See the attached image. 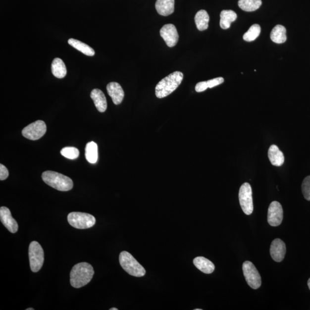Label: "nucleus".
<instances>
[{
  "label": "nucleus",
  "mask_w": 310,
  "mask_h": 310,
  "mask_svg": "<svg viewBox=\"0 0 310 310\" xmlns=\"http://www.w3.org/2000/svg\"><path fill=\"white\" fill-rule=\"evenodd\" d=\"M160 36L169 48H173L178 42L179 35L174 25L165 24L160 31Z\"/></svg>",
  "instance_id": "11"
},
{
  "label": "nucleus",
  "mask_w": 310,
  "mask_h": 310,
  "mask_svg": "<svg viewBox=\"0 0 310 310\" xmlns=\"http://www.w3.org/2000/svg\"><path fill=\"white\" fill-rule=\"evenodd\" d=\"M243 271L246 282L252 288L257 290L261 285L260 275L253 263L246 261L243 263Z\"/></svg>",
  "instance_id": "7"
},
{
  "label": "nucleus",
  "mask_w": 310,
  "mask_h": 310,
  "mask_svg": "<svg viewBox=\"0 0 310 310\" xmlns=\"http://www.w3.org/2000/svg\"><path fill=\"white\" fill-rule=\"evenodd\" d=\"M194 310H202V309H195Z\"/></svg>",
  "instance_id": "35"
},
{
  "label": "nucleus",
  "mask_w": 310,
  "mask_h": 310,
  "mask_svg": "<svg viewBox=\"0 0 310 310\" xmlns=\"http://www.w3.org/2000/svg\"><path fill=\"white\" fill-rule=\"evenodd\" d=\"M95 274L93 266L88 262H80L74 265L70 272V284L74 288L86 286L92 280Z\"/></svg>",
  "instance_id": "1"
},
{
  "label": "nucleus",
  "mask_w": 310,
  "mask_h": 310,
  "mask_svg": "<svg viewBox=\"0 0 310 310\" xmlns=\"http://www.w3.org/2000/svg\"><path fill=\"white\" fill-rule=\"evenodd\" d=\"M26 310H34V309L29 308V309H26Z\"/></svg>",
  "instance_id": "34"
},
{
  "label": "nucleus",
  "mask_w": 310,
  "mask_h": 310,
  "mask_svg": "<svg viewBox=\"0 0 310 310\" xmlns=\"http://www.w3.org/2000/svg\"><path fill=\"white\" fill-rule=\"evenodd\" d=\"M42 179L47 185L61 192H68L73 187L71 179L60 173L47 171L43 173Z\"/></svg>",
  "instance_id": "3"
},
{
  "label": "nucleus",
  "mask_w": 310,
  "mask_h": 310,
  "mask_svg": "<svg viewBox=\"0 0 310 310\" xmlns=\"http://www.w3.org/2000/svg\"><path fill=\"white\" fill-rule=\"evenodd\" d=\"M60 154L68 159L74 160L78 157L79 151L77 148L73 147H64L60 151Z\"/></svg>",
  "instance_id": "27"
},
{
  "label": "nucleus",
  "mask_w": 310,
  "mask_h": 310,
  "mask_svg": "<svg viewBox=\"0 0 310 310\" xmlns=\"http://www.w3.org/2000/svg\"><path fill=\"white\" fill-rule=\"evenodd\" d=\"M283 219V210L282 205L277 201L270 204L268 211V222L272 226H278Z\"/></svg>",
  "instance_id": "10"
},
{
  "label": "nucleus",
  "mask_w": 310,
  "mask_h": 310,
  "mask_svg": "<svg viewBox=\"0 0 310 310\" xmlns=\"http://www.w3.org/2000/svg\"><path fill=\"white\" fill-rule=\"evenodd\" d=\"M270 37L272 41L277 44H282L287 40L286 29L282 25H277L273 28Z\"/></svg>",
  "instance_id": "20"
},
{
  "label": "nucleus",
  "mask_w": 310,
  "mask_h": 310,
  "mask_svg": "<svg viewBox=\"0 0 310 310\" xmlns=\"http://www.w3.org/2000/svg\"><path fill=\"white\" fill-rule=\"evenodd\" d=\"M238 5L246 12H254L262 5L261 0H239Z\"/></svg>",
  "instance_id": "25"
},
{
  "label": "nucleus",
  "mask_w": 310,
  "mask_h": 310,
  "mask_svg": "<svg viewBox=\"0 0 310 310\" xmlns=\"http://www.w3.org/2000/svg\"><path fill=\"white\" fill-rule=\"evenodd\" d=\"M91 97L95 103L97 109L100 112L103 113L107 109V102L103 93L98 89L93 90Z\"/></svg>",
  "instance_id": "16"
},
{
  "label": "nucleus",
  "mask_w": 310,
  "mask_h": 310,
  "mask_svg": "<svg viewBox=\"0 0 310 310\" xmlns=\"http://www.w3.org/2000/svg\"><path fill=\"white\" fill-rule=\"evenodd\" d=\"M119 261L122 268L130 275L142 277L146 275V269L129 252H122L119 257Z\"/></svg>",
  "instance_id": "4"
},
{
  "label": "nucleus",
  "mask_w": 310,
  "mask_h": 310,
  "mask_svg": "<svg viewBox=\"0 0 310 310\" xmlns=\"http://www.w3.org/2000/svg\"><path fill=\"white\" fill-rule=\"evenodd\" d=\"M69 44L74 48L78 50V51L85 54L86 55L93 56L95 55V52L91 47L85 43L78 41L77 39H70L68 41Z\"/></svg>",
  "instance_id": "24"
},
{
  "label": "nucleus",
  "mask_w": 310,
  "mask_h": 310,
  "mask_svg": "<svg viewBox=\"0 0 310 310\" xmlns=\"http://www.w3.org/2000/svg\"><path fill=\"white\" fill-rule=\"evenodd\" d=\"M268 155L270 162L275 166H282L284 163V154L276 145L269 147Z\"/></svg>",
  "instance_id": "17"
},
{
  "label": "nucleus",
  "mask_w": 310,
  "mask_h": 310,
  "mask_svg": "<svg viewBox=\"0 0 310 310\" xmlns=\"http://www.w3.org/2000/svg\"><path fill=\"white\" fill-rule=\"evenodd\" d=\"M240 204L244 213L251 215L254 211L253 198L250 184L244 183L239 191Z\"/></svg>",
  "instance_id": "8"
},
{
  "label": "nucleus",
  "mask_w": 310,
  "mask_h": 310,
  "mask_svg": "<svg viewBox=\"0 0 310 310\" xmlns=\"http://www.w3.org/2000/svg\"><path fill=\"white\" fill-rule=\"evenodd\" d=\"M85 157L86 160L91 164H95L98 160V146L97 144L91 142L86 144L85 148Z\"/></svg>",
  "instance_id": "23"
},
{
  "label": "nucleus",
  "mask_w": 310,
  "mask_h": 310,
  "mask_svg": "<svg viewBox=\"0 0 310 310\" xmlns=\"http://www.w3.org/2000/svg\"><path fill=\"white\" fill-rule=\"evenodd\" d=\"M207 88H208L207 82L204 81L198 83V84L196 86V88L195 89H196V91L197 92L200 93L206 91Z\"/></svg>",
  "instance_id": "31"
},
{
  "label": "nucleus",
  "mask_w": 310,
  "mask_h": 310,
  "mask_svg": "<svg viewBox=\"0 0 310 310\" xmlns=\"http://www.w3.org/2000/svg\"><path fill=\"white\" fill-rule=\"evenodd\" d=\"M0 219L2 224L10 233H15L19 229L17 223L12 216L8 208L2 207L0 208Z\"/></svg>",
  "instance_id": "12"
},
{
  "label": "nucleus",
  "mask_w": 310,
  "mask_h": 310,
  "mask_svg": "<svg viewBox=\"0 0 310 310\" xmlns=\"http://www.w3.org/2000/svg\"><path fill=\"white\" fill-rule=\"evenodd\" d=\"M308 284L309 289L310 290V278L308 280Z\"/></svg>",
  "instance_id": "32"
},
{
  "label": "nucleus",
  "mask_w": 310,
  "mask_h": 310,
  "mask_svg": "<svg viewBox=\"0 0 310 310\" xmlns=\"http://www.w3.org/2000/svg\"><path fill=\"white\" fill-rule=\"evenodd\" d=\"M52 73L57 78H63L67 74L66 65L63 61L58 57L53 60L52 64Z\"/></svg>",
  "instance_id": "22"
},
{
  "label": "nucleus",
  "mask_w": 310,
  "mask_h": 310,
  "mask_svg": "<svg viewBox=\"0 0 310 310\" xmlns=\"http://www.w3.org/2000/svg\"><path fill=\"white\" fill-rule=\"evenodd\" d=\"M175 0H157L155 8L158 14L167 16L174 12Z\"/></svg>",
  "instance_id": "15"
},
{
  "label": "nucleus",
  "mask_w": 310,
  "mask_h": 310,
  "mask_svg": "<svg viewBox=\"0 0 310 310\" xmlns=\"http://www.w3.org/2000/svg\"><path fill=\"white\" fill-rule=\"evenodd\" d=\"M118 309L117 308H111L110 309V310H118Z\"/></svg>",
  "instance_id": "33"
},
{
  "label": "nucleus",
  "mask_w": 310,
  "mask_h": 310,
  "mask_svg": "<svg viewBox=\"0 0 310 310\" xmlns=\"http://www.w3.org/2000/svg\"><path fill=\"white\" fill-rule=\"evenodd\" d=\"M286 253V246L283 241L279 239L274 240L270 247V254L273 260L278 262L282 261Z\"/></svg>",
  "instance_id": "13"
},
{
  "label": "nucleus",
  "mask_w": 310,
  "mask_h": 310,
  "mask_svg": "<svg viewBox=\"0 0 310 310\" xmlns=\"http://www.w3.org/2000/svg\"><path fill=\"white\" fill-rule=\"evenodd\" d=\"M9 172L8 169L3 164H0V180L3 181L8 177Z\"/></svg>",
  "instance_id": "30"
},
{
  "label": "nucleus",
  "mask_w": 310,
  "mask_h": 310,
  "mask_svg": "<svg viewBox=\"0 0 310 310\" xmlns=\"http://www.w3.org/2000/svg\"><path fill=\"white\" fill-rule=\"evenodd\" d=\"M69 224L78 229H86L95 225L96 220L91 214L81 212H72L68 215Z\"/></svg>",
  "instance_id": "5"
},
{
  "label": "nucleus",
  "mask_w": 310,
  "mask_h": 310,
  "mask_svg": "<svg viewBox=\"0 0 310 310\" xmlns=\"http://www.w3.org/2000/svg\"><path fill=\"white\" fill-rule=\"evenodd\" d=\"M223 82H224V79L222 77H218L208 80L207 81V84L208 88L211 89L222 84Z\"/></svg>",
  "instance_id": "29"
},
{
  "label": "nucleus",
  "mask_w": 310,
  "mask_h": 310,
  "mask_svg": "<svg viewBox=\"0 0 310 310\" xmlns=\"http://www.w3.org/2000/svg\"><path fill=\"white\" fill-rule=\"evenodd\" d=\"M47 126L44 121L38 120L33 122L22 131V135L28 139L37 140L45 135Z\"/></svg>",
  "instance_id": "9"
},
{
  "label": "nucleus",
  "mask_w": 310,
  "mask_h": 310,
  "mask_svg": "<svg viewBox=\"0 0 310 310\" xmlns=\"http://www.w3.org/2000/svg\"><path fill=\"white\" fill-rule=\"evenodd\" d=\"M183 79L181 72L175 71L165 77L159 82L155 88V94L158 99H163L171 95L181 85Z\"/></svg>",
  "instance_id": "2"
},
{
  "label": "nucleus",
  "mask_w": 310,
  "mask_h": 310,
  "mask_svg": "<svg viewBox=\"0 0 310 310\" xmlns=\"http://www.w3.org/2000/svg\"><path fill=\"white\" fill-rule=\"evenodd\" d=\"M302 190L305 199L310 201V175L307 176L303 181Z\"/></svg>",
  "instance_id": "28"
},
{
  "label": "nucleus",
  "mask_w": 310,
  "mask_h": 310,
  "mask_svg": "<svg viewBox=\"0 0 310 310\" xmlns=\"http://www.w3.org/2000/svg\"><path fill=\"white\" fill-rule=\"evenodd\" d=\"M108 95L115 104H120L123 101L124 92L121 85L117 82H110L106 87Z\"/></svg>",
  "instance_id": "14"
},
{
  "label": "nucleus",
  "mask_w": 310,
  "mask_h": 310,
  "mask_svg": "<svg viewBox=\"0 0 310 310\" xmlns=\"http://www.w3.org/2000/svg\"><path fill=\"white\" fill-rule=\"evenodd\" d=\"M209 20H210V17L205 10H200L195 16V22H196L198 30L200 31L207 30L208 27Z\"/></svg>",
  "instance_id": "21"
},
{
  "label": "nucleus",
  "mask_w": 310,
  "mask_h": 310,
  "mask_svg": "<svg viewBox=\"0 0 310 310\" xmlns=\"http://www.w3.org/2000/svg\"><path fill=\"white\" fill-rule=\"evenodd\" d=\"M261 32V27L258 24H254L243 36L244 41L248 42L254 41Z\"/></svg>",
  "instance_id": "26"
},
{
  "label": "nucleus",
  "mask_w": 310,
  "mask_h": 310,
  "mask_svg": "<svg viewBox=\"0 0 310 310\" xmlns=\"http://www.w3.org/2000/svg\"><path fill=\"white\" fill-rule=\"evenodd\" d=\"M193 262L198 269L205 273L210 274L214 271L215 266L213 263L204 257L195 258Z\"/></svg>",
  "instance_id": "18"
},
{
  "label": "nucleus",
  "mask_w": 310,
  "mask_h": 310,
  "mask_svg": "<svg viewBox=\"0 0 310 310\" xmlns=\"http://www.w3.org/2000/svg\"><path fill=\"white\" fill-rule=\"evenodd\" d=\"M220 26L223 30H227L230 27L231 23L237 19L236 12L232 10H223L220 14Z\"/></svg>",
  "instance_id": "19"
},
{
  "label": "nucleus",
  "mask_w": 310,
  "mask_h": 310,
  "mask_svg": "<svg viewBox=\"0 0 310 310\" xmlns=\"http://www.w3.org/2000/svg\"><path fill=\"white\" fill-rule=\"evenodd\" d=\"M29 258L31 271H39L44 263L45 254L42 246L37 241H32L29 247Z\"/></svg>",
  "instance_id": "6"
}]
</instances>
